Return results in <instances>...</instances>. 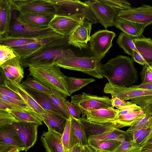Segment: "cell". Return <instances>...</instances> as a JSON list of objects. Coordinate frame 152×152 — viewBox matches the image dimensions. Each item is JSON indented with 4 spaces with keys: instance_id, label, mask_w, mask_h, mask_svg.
I'll list each match as a JSON object with an SVG mask.
<instances>
[{
    "instance_id": "6da1fadb",
    "label": "cell",
    "mask_w": 152,
    "mask_h": 152,
    "mask_svg": "<svg viewBox=\"0 0 152 152\" xmlns=\"http://www.w3.org/2000/svg\"><path fill=\"white\" fill-rule=\"evenodd\" d=\"M103 77L111 84L121 87H129L138 80V75L133 59L118 55L102 66Z\"/></svg>"
},
{
    "instance_id": "7a4b0ae2",
    "label": "cell",
    "mask_w": 152,
    "mask_h": 152,
    "mask_svg": "<svg viewBox=\"0 0 152 152\" xmlns=\"http://www.w3.org/2000/svg\"><path fill=\"white\" fill-rule=\"evenodd\" d=\"M29 76L36 80L55 90L66 98L71 96L66 85L65 76L53 62H39L29 65Z\"/></svg>"
},
{
    "instance_id": "3957f363",
    "label": "cell",
    "mask_w": 152,
    "mask_h": 152,
    "mask_svg": "<svg viewBox=\"0 0 152 152\" xmlns=\"http://www.w3.org/2000/svg\"><path fill=\"white\" fill-rule=\"evenodd\" d=\"M53 63L59 67L80 71L98 79L103 78L101 62L93 56H76L69 49L64 50Z\"/></svg>"
},
{
    "instance_id": "277c9868",
    "label": "cell",
    "mask_w": 152,
    "mask_h": 152,
    "mask_svg": "<svg viewBox=\"0 0 152 152\" xmlns=\"http://www.w3.org/2000/svg\"><path fill=\"white\" fill-rule=\"evenodd\" d=\"M69 36L56 39L44 45L34 52L24 58L20 59L23 67L39 62H53L69 45Z\"/></svg>"
},
{
    "instance_id": "5b68a950",
    "label": "cell",
    "mask_w": 152,
    "mask_h": 152,
    "mask_svg": "<svg viewBox=\"0 0 152 152\" xmlns=\"http://www.w3.org/2000/svg\"><path fill=\"white\" fill-rule=\"evenodd\" d=\"M55 10V15H66L72 14L84 15L90 22L95 24L98 21L85 2L78 0H47Z\"/></svg>"
},
{
    "instance_id": "8992f818",
    "label": "cell",
    "mask_w": 152,
    "mask_h": 152,
    "mask_svg": "<svg viewBox=\"0 0 152 152\" xmlns=\"http://www.w3.org/2000/svg\"><path fill=\"white\" fill-rule=\"evenodd\" d=\"M114 32L107 30H99L92 34L89 41L90 48L93 56L101 62L113 45L116 36Z\"/></svg>"
},
{
    "instance_id": "52a82bcc",
    "label": "cell",
    "mask_w": 152,
    "mask_h": 152,
    "mask_svg": "<svg viewBox=\"0 0 152 152\" xmlns=\"http://www.w3.org/2000/svg\"><path fill=\"white\" fill-rule=\"evenodd\" d=\"M55 32L50 27L41 29L26 25L19 21L15 17L11 21L7 32L4 34L13 37L39 39Z\"/></svg>"
},
{
    "instance_id": "ba28073f",
    "label": "cell",
    "mask_w": 152,
    "mask_h": 152,
    "mask_svg": "<svg viewBox=\"0 0 152 152\" xmlns=\"http://www.w3.org/2000/svg\"><path fill=\"white\" fill-rule=\"evenodd\" d=\"M70 102L80 107L82 115L87 111L113 107L108 97L92 95L83 92L72 96Z\"/></svg>"
},
{
    "instance_id": "9c48e42d",
    "label": "cell",
    "mask_w": 152,
    "mask_h": 152,
    "mask_svg": "<svg viewBox=\"0 0 152 152\" xmlns=\"http://www.w3.org/2000/svg\"><path fill=\"white\" fill-rule=\"evenodd\" d=\"M86 18L81 14L66 15H55L49 27L57 33L64 36H69Z\"/></svg>"
},
{
    "instance_id": "30bf717a",
    "label": "cell",
    "mask_w": 152,
    "mask_h": 152,
    "mask_svg": "<svg viewBox=\"0 0 152 152\" xmlns=\"http://www.w3.org/2000/svg\"><path fill=\"white\" fill-rule=\"evenodd\" d=\"M98 22L107 30V28L114 26L118 11L97 0L86 1Z\"/></svg>"
},
{
    "instance_id": "8fae6325",
    "label": "cell",
    "mask_w": 152,
    "mask_h": 152,
    "mask_svg": "<svg viewBox=\"0 0 152 152\" xmlns=\"http://www.w3.org/2000/svg\"><path fill=\"white\" fill-rule=\"evenodd\" d=\"M14 10L20 13H45L55 15V10L47 0H11Z\"/></svg>"
},
{
    "instance_id": "7c38bea8",
    "label": "cell",
    "mask_w": 152,
    "mask_h": 152,
    "mask_svg": "<svg viewBox=\"0 0 152 152\" xmlns=\"http://www.w3.org/2000/svg\"><path fill=\"white\" fill-rule=\"evenodd\" d=\"M17 134L26 151L32 148L37 140L39 125L34 123L18 121L12 124Z\"/></svg>"
},
{
    "instance_id": "4fadbf2b",
    "label": "cell",
    "mask_w": 152,
    "mask_h": 152,
    "mask_svg": "<svg viewBox=\"0 0 152 152\" xmlns=\"http://www.w3.org/2000/svg\"><path fill=\"white\" fill-rule=\"evenodd\" d=\"M105 93L110 94L125 101L132 100L147 96H152V91L134 88L131 87H121L108 82L104 88Z\"/></svg>"
},
{
    "instance_id": "5bb4252c",
    "label": "cell",
    "mask_w": 152,
    "mask_h": 152,
    "mask_svg": "<svg viewBox=\"0 0 152 152\" xmlns=\"http://www.w3.org/2000/svg\"><path fill=\"white\" fill-rule=\"evenodd\" d=\"M117 16L147 26L152 24V6L143 4L137 7L118 11Z\"/></svg>"
},
{
    "instance_id": "9a60e30c",
    "label": "cell",
    "mask_w": 152,
    "mask_h": 152,
    "mask_svg": "<svg viewBox=\"0 0 152 152\" xmlns=\"http://www.w3.org/2000/svg\"><path fill=\"white\" fill-rule=\"evenodd\" d=\"M92 24L86 18L69 36V45H72L80 50L86 48L88 42L91 39Z\"/></svg>"
},
{
    "instance_id": "2e32d148",
    "label": "cell",
    "mask_w": 152,
    "mask_h": 152,
    "mask_svg": "<svg viewBox=\"0 0 152 152\" xmlns=\"http://www.w3.org/2000/svg\"><path fill=\"white\" fill-rule=\"evenodd\" d=\"M55 15L45 13H20L16 17L20 22L37 28L49 27V24Z\"/></svg>"
},
{
    "instance_id": "e0dca14e",
    "label": "cell",
    "mask_w": 152,
    "mask_h": 152,
    "mask_svg": "<svg viewBox=\"0 0 152 152\" xmlns=\"http://www.w3.org/2000/svg\"><path fill=\"white\" fill-rule=\"evenodd\" d=\"M118 110L114 107L102 108L87 111L82 115L89 121L99 124H107L114 122L118 116Z\"/></svg>"
},
{
    "instance_id": "ac0fdd59",
    "label": "cell",
    "mask_w": 152,
    "mask_h": 152,
    "mask_svg": "<svg viewBox=\"0 0 152 152\" xmlns=\"http://www.w3.org/2000/svg\"><path fill=\"white\" fill-rule=\"evenodd\" d=\"M4 87H7L18 94L42 121V116L46 111L25 90L21 83L7 80V85Z\"/></svg>"
},
{
    "instance_id": "d6986e66",
    "label": "cell",
    "mask_w": 152,
    "mask_h": 152,
    "mask_svg": "<svg viewBox=\"0 0 152 152\" xmlns=\"http://www.w3.org/2000/svg\"><path fill=\"white\" fill-rule=\"evenodd\" d=\"M64 36L56 32L37 41L25 45L11 48L20 59L30 55L47 43Z\"/></svg>"
},
{
    "instance_id": "ffe728a7",
    "label": "cell",
    "mask_w": 152,
    "mask_h": 152,
    "mask_svg": "<svg viewBox=\"0 0 152 152\" xmlns=\"http://www.w3.org/2000/svg\"><path fill=\"white\" fill-rule=\"evenodd\" d=\"M83 125L87 137L113 131L121 128L115 122L107 124H99L91 122L82 117L78 120Z\"/></svg>"
},
{
    "instance_id": "44dd1931",
    "label": "cell",
    "mask_w": 152,
    "mask_h": 152,
    "mask_svg": "<svg viewBox=\"0 0 152 152\" xmlns=\"http://www.w3.org/2000/svg\"><path fill=\"white\" fill-rule=\"evenodd\" d=\"M8 80L20 83L24 77V72L18 57L10 59L0 65Z\"/></svg>"
},
{
    "instance_id": "7402d4cb",
    "label": "cell",
    "mask_w": 152,
    "mask_h": 152,
    "mask_svg": "<svg viewBox=\"0 0 152 152\" xmlns=\"http://www.w3.org/2000/svg\"><path fill=\"white\" fill-rule=\"evenodd\" d=\"M23 87L46 112L59 115L68 119L53 104L50 98L49 94L29 88Z\"/></svg>"
},
{
    "instance_id": "603a6c76",
    "label": "cell",
    "mask_w": 152,
    "mask_h": 152,
    "mask_svg": "<svg viewBox=\"0 0 152 152\" xmlns=\"http://www.w3.org/2000/svg\"><path fill=\"white\" fill-rule=\"evenodd\" d=\"M62 135L50 130L43 132L41 141L47 152H64L62 142Z\"/></svg>"
},
{
    "instance_id": "cb8c5ba5",
    "label": "cell",
    "mask_w": 152,
    "mask_h": 152,
    "mask_svg": "<svg viewBox=\"0 0 152 152\" xmlns=\"http://www.w3.org/2000/svg\"><path fill=\"white\" fill-rule=\"evenodd\" d=\"M114 26L122 32L132 37H141L146 26L129 21L117 16L114 23Z\"/></svg>"
},
{
    "instance_id": "d4e9b609",
    "label": "cell",
    "mask_w": 152,
    "mask_h": 152,
    "mask_svg": "<svg viewBox=\"0 0 152 152\" xmlns=\"http://www.w3.org/2000/svg\"><path fill=\"white\" fill-rule=\"evenodd\" d=\"M13 10L11 0H0V36L7 32L11 22Z\"/></svg>"
},
{
    "instance_id": "484cf974",
    "label": "cell",
    "mask_w": 152,
    "mask_h": 152,
    "mask_svg": "<svg viewBox=\"0 0 152 152\" xmlns=\"http://www.w3.org/2000/svg\"><path fill=\"white\" fill-rule=\"evenodd\" d=\"M88 145L95 152H115L122 144L117 140H99L88 137Z\"/></svg>"
},
{
    "instance_id": "4316f807",
    "label": "cell",
    "mask_w": 152,
    "mask_h": 152,
    "mask_svg": "<svg viewBox=\"0 0 152 152\" xmlns=\"http://www.w3.org/2000/svg\"><path fill=\"white\" fill-rule=\"evenodd\" d=\"M133 40L138 53L147 65H152V39L142 36L134 38Z\"/></svg>"
},
{
    "instance_id": "83f0119b",
    "label": "cell",
    "mask_w": 152,
    "mask_h": 152,
    "mask_svg": "<svg viewBox=\"0 0 152 152\" xmlns=\"http://www.w3.org/2000/svg\"><path fill=\"white\" fill-rule=\"evenodd\" d=\"M42 121L50 130L62 135L67 119L59 115L46 112L42 117Z\"/></svg>"
},
{
    "instance_id": "f1b7e54d",
    "label": "cell",
    "mask_w": 152,
    "mask_h": 152,
    "mask_svg": "<svg viewBox=\"0 0 152 152\" xmlns=\"http://www.w3.org/2000/svg\"><path fill=\"white\" fill-rule=\"evenodd\" d=\"M0 142L13 145L24 151L12 124L0 127Z\"/></svg>"
},
{
    "instance_id": "f546056e",
    "label": "cell",
    "mask_w": 152,
    "mask_h": 152,
    "mask_svg": "<svg viewBox=\"0 0 152 152\" xmlns=\"http://www.w3.org/2000/svg\"><path fill=\"white\" fill-rule=\"evenodd\" d=\"M72 118L70 117L67 120L62 136V142L64 152H68L76 145L79 144L72 124Z\"/></svg>"
},
{
    "instance_id": "4dcf8cb0",
    "label": "cell",
    "mask_w": 152,
    "mask_h": 152,
    "mask_svg": "<svg viewBox=\"0 0 152 152\" xmlns=\"http://www.w3.org/2000/svg\"><path fill=\"white\" fill-rule=\"evenodd\" d=\"M51 90L52 93L49 95L54 105L68 119L72 117L66 103V98L59 92L54 89Z\"/></svg>"
},
{
    "instance_id": "1f68e13d",
    "label": "cell",
    "mask_w": 152,
    "mask_h": 152,
    "mask_svg": "<svg viewBox=\"0 0 152 152\" xmlns=\"http://www.w3.org/2000/svg\"><path fill=\"white\" fill-rule=\"evenodd\" d=\"M145 115L143 110L142 109L139 111L119 116L115 119L114 122L118 124L121 128L131 126Z\"/></svg>"
},
{
    "instance_id": "d6a6232c",
    "label": "cell",
    "mask_w": 152,
    "mask_h": 152,
    "mask_svg": "<svg viewBox=\"0 0 152 152\" xmlns=\"http://www.w3.org/2000/svg\"><path fill=\"white\" fill-rule=\"evenodd\" d=\"M65 78L68 91L71 95L88 84L96 81L95 79L91 78H80L66 76Z\"/></svg>"
},
{
    "instance_id": "836d02e7",
    "label": "cell",
    "mask_w": 152,
    "mask_h": 152,
    "mask_svg": "<svg viewBox=\"0 0 152 152\" xmlns=\"http://www.w3.org/2000/svg\"><path fill=\"white\" fill-rule=\"evenodd\" d=\"M40 39L13 37L4 34L0 36V45L11 48L27 45Z\"/></svg>"
},
{
    "instance_id": "e575fe53",
    "label": "cell",
    "mask_w": 152,
    "mask_h": 152,
    "mask_svg": "<svg viewBox=\"0 0 152 152\" xmlns=\"http://www.w3.org/2000/svg\"><path fill=\"white\" fill-rule=\"evenodd\" d=\"M133 37L122 32H120L117 40V43L124 50L125 53L133 56V50L138 52L135 46Z\"/></svg>"
},
{
    "instance_id": "d590c367",
    "label": "cell",
    "mask_w": 152,
    "mask_h": 152,
    "mask_svg": "<svg viewBox=\"0 0 152 152\" xmlns=\"http://www.w3.org/2000/svg\"><path fill=\"white\" fill-rule=\"evenodd\" d=\"M71 123L79 144L82 146L88 145V137L83 124L78 120L72 117Z\"/></svg>"
},
{
    "instance_id": "8d00e7d4",
    "label": "cell",
    "mask_w": 152,
    "mask_h": 152,
    "mask_svg": "<svg viewBox=\"0 0 152 152\" xmlns=\"http://www.w3.org/2000/svg\"><path fill=\"white\" fill-rule=\"evenodd\" d=\"M21 84L24 88H29L48 94H51L52 93L51 89L34 80L28 75H27L26 80L22 81Z\"/></svg>"
},
{
    "instance_id": "74e56055",
    "label": "cell",
    "mask_w": 152,
    "mask_h": 152,
    "mask_svg": "<svg viewBox=\"0 0 152 152\" xmlns=\"http://www.w3.org/2000/svg\"><path fill=\"white\" fill-rule=\"evenodd\" d=\"M12 114L18 121L27 123H34L39 126L42 125V122L35 115L29 112L8 111Z\"/></svg>"
},
{
    "instance_id": "f35d334b",
    "label": "cell",
    "mask_w": 152,
    "mask_h": 152,
    "mask_svg": "<svg viewBox=\"0 0 152 152\" xmlns=\"http://www.w3.org/2000/svg\"><path fill=\"white\" fill-rule=\"evenodd\" d=\"M152 125V115H145L139 119L126 131L132 136L133 134L141 129L148 127Z\"/></svg>"
},
{
    "instance_id": "ab89813d",
    "label": "cell",
    "mask_w": 152,
    "mask_h": 152,
    "mask_svg": "<svg viewBox=\"0 0 152 152\" xmlns=\"http://www.w3.org/2000/svg\"><path fill=\"white\" fill-rule=\"evenodd\" d=\"M0 110L7 111L29 112L33 113L40 120L38 116L30 108L19 106L4 100L1 98H0Z\"/></svg>"
},
{
    "instance_id": "60d3db41",
    "label": "cell",
    "mask_w": 152,
    "mask_h": 152,
    "mask_svg": "<svg viewBox=\"0 0 152 152\" xmlns=\"http://www.w3.org/2000/svg\"><path fill=\"white\" fill-rule=\"evenodd\" d=\"M100 2L118 11L132 8L131 4L124 0H99Z\"/></svg>"
},
{
    "instance_id": "b9f144b4",
    "label": "cell",
    "mask_w": 152,
    "mask_h": 152,
    "mask_svg": "<svg viewBox=\"0 0 152 152\" xmlns=\"http://www.w3.org/2000/svg\"><path fill=\"white\" fill-rule=\"evenodd\" d=\"M115 152H140L141 146L132 140H124Z\"/></svg>"
},
{
    "instance_id": "7bdbcfd3",
    "label": "cell",
    "mask_w": 152,
    "mask_h": 152,
    "mask_svg": "<svg viewBox=\"0 0 152 152\" xmlns=\"http://www.w3.org/2000/svg\"><path fill=\"white\" fill-rule=\"evenodd\" d=\"M16 57L17 56L11 48L0 45V65Z\"/></svg>"
},
{
    "instance_id": "ee69618b",
    "label": "cell",
    "mask_w": 152,
    "mask_h": 152,
    "mask_svg": "<svg viewBox=\"0 0 152 152\" xmlns=\"http://www.w3.org/2000/svg\"><path fill=\"white\" fill-rule=\"evenodd\" d=\"M18 121H19L9 112L0 110V127L11 125Z\"/></svg>"
},
{
    "instance_id": "f6af8a7d",
    "label": "cell",
    "mask_w": 152,
    "mask_h": 152,
    "mask_svg": "<svg viewBox=\"0 0 152 152\" xmlns=\"http://www.w3.org/2000/svg\"><path fill=\"white\" fill-rule=\"evenodd\" d=\"M66 103L72 117L77 120L79 119L82 114L80 107L77 105L71 103L69 101L66 100Z\"/></svg>"
},
{
    "instance_id": "bcb514c9",
    "label": "cell",
    "mask_w": 152,
    "mask_h": 152,
    "mask_svg": "<svg viewBox=\"0 0 152 152\" xmlns=\"http://www.w3.org/2000/svg\"><path fill=\"white\" fill-rule=\"evenodd\" d=\"M149 65L143 66L140 75L142 82L152 83V73L150 70Z\"/></svg>"
},
{
    "instance_id": "7dc6e473",
    "label": "cell",
    "mask_w": 152,
    "mask_h": 152,
    "mask_svg": "<svg viewBox=\"0 0 152 152\" xmlns=\"http://www.w3.org/2000/svg\"><path fill=\"white\" fill-rule=\"evenodd\" d=\"M152 132V125L148 127L136 140L135 142L142 146L148 139Z\"/></svg>"
},
{
    "instance_id": "c3c4849f",
    "label": "cell",
    "mask_w": 152,
    "mask_h": 152,
    "mask_svg": "<svg viewBox=\"0 0 152 152\" xmlns=\"http://www.w3.org/2000/svg\"><path fill=\"white\" fill-rule=\"evenodd\" d=\"M112 106L119 109L121 108L132 104L133 103L130 101H126L116 96H112L110 99Z\"/></svg>"
},
{
    "instance_id": "681fc988",
    "label": "cell",
    "mask_w": 152,
    "mask_h": 152,
    "mask_svg": "<svg viewBox=\"0 0 152 152\" xmlns=\"http://www.w3.org/2000/svg\"><path fill=\"white\" fill-rule=\"evenodd\" d=\"M0 92L12 98L24 101L18 94L7 87H0Z\"/></svg>"
},
{
    "instance_id": "f907efd6",
    "label": "cell",
    "mask_w": 152,
    "mask_h": 152,
    "mask_svg": "<svg viewBox=\"0 0 152 152\" xmlns=\"http://www.w3.org/2000/svg\"><path fill=\"white\" fill-rule=\"evenodd\" d=\"M0 98L19 106L24 107H28L30 108L25 102L23 101L18 100L13 98H12L0 92Z\"/></svg>"
},
{
    "instance_id": "816d5d0a",
    "label": "cell",
    "mask_w": 152,
    "mask_h": 152,
    "mask_svg": "<svg viewBox=\"0 0 152 152\" xmlns=\"http://www.w3.org/2000/svg\"><path fill=\"white\" fill-rule=\"evenodd\" d=\"M22 150L15 146L0 142V152H20Z\"/></svg>"
},
{
    "instance_id": "f5cc1de1",
    "label": "cell",
    "mask_w": 152,
    "mask_h": 152,
    "mask_svg": "<svg viewBox=\"0 0 152 152\" xmlns=\"http://www.w3.org/2000/svg\"><path fill=\"white\" fill-rule=\"evenodd\" d=\"M136 62L142 65H147L140 55L137 51L133 50V56L132 57Z\"/></svg>"
},
{
    "instance_id": "db71d44e",
    "label": "cell",
    "mask_w": 152,
    "mask_h": 152,
    "mask_svg": "<svg viewBox=\"0 0 152 152\" xmlns=\"http://www.w3.org/2000/svg\"><path fill=\"white\" fill-rule=\"evenodd\" d=\"M134 88L152 90V83L147 82H143L139 85H133L130 86Z\"/></svg>"
},
{
    "instance_id": "11a10c76",
    "label": "cell",
    "mask_w": 152,
    "mask_h": 152,
    "mask_svg": "<svg viewBox=\"0 0 152 152\" xmlns=\"http://www.w3.org/2000/svg\"><path fill=\"white\" fill-rule=\"evenodd\" d=\"M7 79L2 69L0 68V87H4L7 85Z\"/></svg>"
},
{
    "instance_id": "9f6ffc18",
    "label": "cell",
    "mask_w": 152,
    "mask_h": 152,
    "mask_svg": "<svg viewBox=\"0 0 152 152\" xmlns=\"http://www.w3.org/2000/svg\"><path fill=\"white\" fill-rule=\"evenodd\" d=\"M148 127H145L133 133L132 135V141L135 142L137 138L142 134Z\"/></svg>"
},
{
    "instance_id": "6f0895ef",
    "label": "cell",
    "mask_w": 152,
    "mask_h": 152,
    "mask_svg": "<svg viewBox=\"0 0 152 152\" xmlns=\"http://www.w3.org/2000/svg\"><path fill=\"white\" fill-rule=\"evenodd\" d=\"M140 152H152V143L145 144L142 146Z\"/></svg>"
},
{
    "instance_id": "680465c9",
    "label": "cell",
    "mask_w": 152,
    "mask_h": 152,
    "mask_svg": "<svg viewBox=\"0 0 152 152\" xmlns=\"http://www.w3.org/2000/svg\"><path fill=\"white\" fill-rule=\"evenodd\" d=\"M146 115H152V104L146 105L142 108Z\"/></svg>"
},
{
    "instance_id": "91938a15",
    "label": "cell",
    "mask_w": 152,
    "mask_h": 152,
    "mask_svg": "<svg viewBox=\"0 0 152 152\" xmlns=\"http://www.w3.org/2000/svg\"><path fill=\"white\" fill-rule=\"evenodd\" d=\"M83 146L77 144L70 149L68 152H81Z\"/></svg>"
},
{
    "instance_id": "94428289",
    "label": "cell",
    "mask_w": 152,
    "mask_h": 152,
    "mask_svg": "<svg viewBox=\"0 0 152 152\" xmlns=\"http://www.w3.org/2000/svg\"><path fill=\"white\" fill-rule=\"evenodd\" d=\"M81 152H95L89 145L83 146Z\"/></svg>"
},
{
    "instance_id": "6125c7cd",
    "label": "cell",
    "mask_w": 152,
    "mask_h": 152,
    "mask_svg": "<svg viewBox=\"0 0 152 152\" xmlns=\"http://www.w3.org/2000/svg\"><path fill=\"white\" fill-rule=\"evenodd\" d=\"M152 143V132L151 134V135H150V136L149 137L147 141L145 143V144L149 143Z\"/></svg>"
},
{
    "instance_id": "be15d7a7",
    "label": "cell",
    "mask_w": 152,
    "mask_h": 152,
    "mask_svg": "<svg viewBox=\"0 0 152 152\" xmlns=\"http://www.w3.org/2000/svg\"><path fill=\"white\" fill-rule=\"evenodd\" d=\"M149 68L150 71L152 73V65L149 66Z\"/></svg>"
},
{
    "instance_id": "e7e4bbea",
    "label": "cell",
    "mask_w": 152,
    "mask_h": 152,
    "mask_svg": "<svg viewBox=\"0 0 152 152\" xmlns=\"http://www.w3.org/2000/svg\"><path fill=\"white\" fill-rule=\"evenodd\" d=\"M151 91H152V90H151Z\"/></svg>"
}]
</instances>
